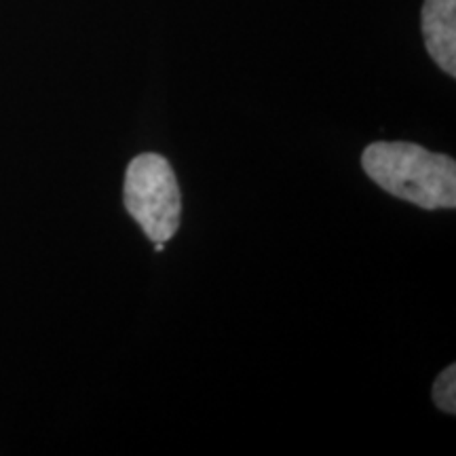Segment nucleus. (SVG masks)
<instances>
[{"label":"nucleus","mask_w":456,"mask_h":456,"mask_svg":"<svg viewBox=\"0 0 456 456\" xmlns=\"http://www.w3.org/2000/svg\"><path fill=\"white\" fill-rule=\"evenodd\" d=\"M368 178L423 209L456 208V163L412 142H374L362 155Z\"/></svg>","instance_id":"nucleus-1"},{"label":"nucleus","mask_w":456,"mask_h":456,"mask_svg":"<svg viewBox=\"0 0 456 456\" xmlns=\"http://www.w3.org/2000/svg\"><path fill=\"white\" fill-rule=\"evenodd\" d=\"M165 245L163 243H155V252H163Z\"/></svg>","instance_id":"nucleus-5"},{"label":"nucleus","mask_w":456,"mask_h":456,"mask_svg":"<svg viewBox=\"0 0 456 456\" xmlns=\"http://www.w3.org/2000/svg\"><path fill=\"white\" fill-rule=\"evenodd\" d=\"M433 402L442 412H456V366H448L433 383Z\"/></svg>","instance_id":"nucleus-4"},{"label":"nucleus","mask_w":456,"mask_h":456,"mask_svg":"<svg viewBox=\"0 0 456 456\" xmlns=\"http://www.w3.org/2000/svg\"><path fill=\"white\" fill-rule=\"evenodd\" d=\"M123 201L127 214L138 222L152 243H165L178 232L182 197L178 178L167 159L144 152L125 171Z\"/></svg>","instance_id":"nucleus-2"},{"label":"nucleus","mask_w":456,"mask_h":456,"mask_svg":"<svg viewBox=\"0 0 456 456\" xmlns=\"http://www.w3.org/2000/svg\"><path fill=\"white\" fill-rule=\"evenodd\" d=\"M423 37L431 60L456 77V0H425Z\"/></svg>","instance_id":"nucleus-3"}]
</instances>
